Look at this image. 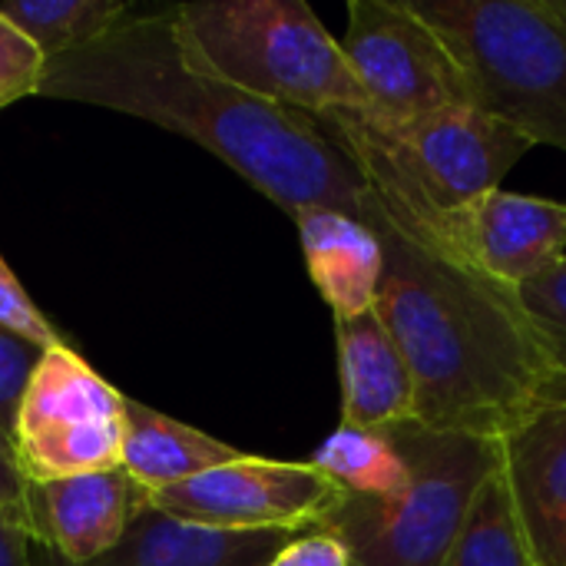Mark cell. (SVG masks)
Wrapping results in <instances>:
<instances>
[{"instance_id":"obj_17","label":"cell","mask_w":566,"mask_h":566,"mask_svg":"<svg viewBox=\"0 0 566 566\" xmlns=\"http://www.w3.org/2000/svg\"><path fill=\"white\" fill-rule=\"evenodd\" d=\"M312 464L342 491L378 497L405 484L408 468L385 431L338 424V431L315 451Z\"/></svg>"},{"instance_id":"obj_16","label":"cell","mask_w":566,"mask_h":566,"mask_svg":"<svg viewBox=\"0 0 566 566\" xmlns=\"http://www.w3.org/2000/svg\"><path fill=\"white\" fill-rule=\"evenodd\" d=\"M129 3L123 0H17L0 3V17L20 30L43 60L66 56L83 50L116 30L129 17Z\"/></svg>"},{"instance_id":"obj_21","label":"cell","mask_w":566,"mask_h":566,"mask_svg":"<svg viewBox=\"0 0 566 566\" xmlns=\"http://www.w3.org/2000/svg\"><path fill=\"white\" fill-rule=\"evenodd\" d=\"M43 66V53L0 17V109L23 96H36Z\"/></svg>"},{"instance_id":"obj_1","label":"cell","mask_w":566,"mask_h":566,"mask_svg":"<svg viewBox=\"0 0 566 566\" xmlns=\"http://www.w3.org/2000/svg\"><path fill=\"white\" fill-rule=\"evenodd\" d=\"M36 96L126 113L192 139L292 219L302 209L361 212L368 182L318 119L202 70L172 10L129 13L96 43L46 60Z\"/></svg>"},{"instance_id":"obj_20","label":"cell","mask_w":566,"mask_h":566,"mask_svg":"<svg viewBox=\"0 0 566 566\" xmlns=\"http://www.w3.org/2000/svg\"><path fill=\"white\" fill-rule=\"evenodd\" d=\"M43 358V348L20 338L17 332L0 325V431L10 438L13 421L23 401V391Z\"/></svg>"},{"instance_id":"obj_7","label":"cell","mask_w":566,"mask_h":566,"mask_svg":"<svg viewBox=\"0 0 566 566\" xmlns=\"http://www.w3.org/2000/svg\"><path fill=\"white\" fill-rule=\"evenodd\" d=\"M342 50L365 93V113L381 126L471 106L448 46L408 0H352Z\"/></svg>"},{"instance_id":"obj_19","label":"cell","mask_w":566,"mask_h":566,"mask_svg":"<svg viewBox=\"0 0 566 566\" xmlns=\"http://www.w3.org/2000/svg\"><path fill=\"white\" fill-rule=\"evenodd\" d=\"M524 322L531 325L551 368L566 378V255L547 272L514 289Z\"/></svg>"},{"instance_id":"obj_6","label":"cell","mask_w":566,"mask_h":566,"mask_svg":"<svg viewBox=\"0 0 566 566\" xmlns=\"http://www.w3.org/2000/svg\"><path fill=\"white\" fill-rule=\"evenodd\" d=\"M126 398L70 345L46 348L13 421V458L27 484L123 468Z\"/></svg>"},{"instance_id":"obj_13","label":"cell","mask_w":566,"mask_h":566,"mask_svg":"<svg viewBox=\"0 0 566 566\" xmlns=\"http://www.w3.org/2000/svg\"><path fill=\"white\" fill-rule=\"evenodd\" d=\"M342 424L391 431L418 421L415 375L378 312L335 322Z\"/></svg>"},{"instance_id":"obj_23","label":"cell","mask_w":566,"mask_h":566,"mask_svg":"<svg viewBox=\"0 0 566 566\" xmlns=\"http://www.w3.org/2000/svg\"><path fill=\"white\" fill-rule=\"evenodd\" d=\"M269 566H352V557L338 537L308 527L292 544H285Z\"/></svg>"},{"instance_id":"obj_25","label":"cell","mask_w":566,"mask_h":566,"mask_svg":"<svg viewBox=\"0 0 566 566\" xmlns=\"http://www.w3.org/2000/svg\"><path fill=\"white\" fill-rule=\"evenodd\" d=\"M23 488H27V481H23L20 468H17L13 444H10V438L0 431V507L20 504V501H23Z\"/></svg>"},{"instance_id":"obj_15","label":"cell","mask_w":566,"mask_h":566,"mask_svg":"<svg viewBox=\"0 0 566 566\" xmlns=\"http://www.w3.org/2000/svg\"><path fill=\"white\" fill-rule=\"evenodd\" d=\"M245 451L182 424L163 411H153L126 398V431H123V471L146 491H166L186 484L212 468H222Z\"/></svg>"},{"instance_id":"obj_3","label":"cell","mask_w":566,"mask_h":566,"mask_svg":"<svg viewBox=\"0 0 566 566\" xmlns=\"http://www.w3.org/2000/svg\"><path fill=\"white\" fill-rule=\"evenodd\" d=\"M441 36L471 106L566 153V0H408Z\"/></svg>"},{"instance_id":"obj_8","label":"cell","mask_w":566,"mask_h":566,"mask_svg":"<svg viewBox=\"0 0 566 566\" xmlns=\"http://www.w3.org/2000/svg\"><path fill=\"white\" fill-rule=\"evenodd\" d=\"M342 491L308 461L242 454L186 484L149 494L159 514L212 531H305Z\"/></svg>"},{"instance_id":"obj_2","label":"cell","mask_w":566,"mask_h":566,"mask_svg":"<svg viewBox=\"0 0 566 566\" xmlns=\"http://www.w3.org/2000/svg\"><path fill=\"white\" fill-rule=\"evenodd\" d=\"M358 219L385 252L375 312L415 375L418 421L501 441L557 378L514 289L488 279L371 182Z\"/></svg>"},{"instance_id":"obj_10","label":"cell","mask_w":566,"mask_h":566,"mask_svg":"<svg viewBox=\"0 0 566 566\" xmlns=\"http://www.w3.org/2000/svg\"><path fill=\"white\" fill-rule=\"evenodd\" d=\"M33 544L70 566H86L123 544L149 494L123 471L76 474L23 488Z\"/></svg>"},{"instance_id":"obj_14","label":"cell","mask_w":566,"mask_h":566,"mask_svg":"<svg viewBox=\"0 0 566 566\" xmlns=\"http://www.w3.org/2000/svg\"><path fill=\"white\" fill-rule=\"evenodd\" d=\"M305 269L332 322L375 312L385 272V252L371 226L338 209H302L295 219Z\"/></svg>"},{"instance_id":"obj_9","label":"cell","mask_w":566,"mask_h":566,"mask_svg":"<svg viewBox=\"0 0 566 566\" xmlns=\"http://www.w3.org/2000/svg\"><path fill=\"white\" fill-rule=\"evenodd\" d=\"M501 474L537 566H566V378L501 438Z\"/></svg>"},{"instance_id":"obj_22","label":"cell","mask_w":566,"mask_h":566,"mask_svg":"<svg viewBox=\"0 0 566 566\" xmlns=\"http://www.w3.org/2000/svg\"><path fill=\"white\" fill-rule=\"evenodd\" d=\"M0 325L17 332L20 338L46 348L66 345L63 335L53 328V322L36 308V302L27 295V289L20 285V279L13 275V269L7 265V259L0 255Z\"/></svg>"},{"instance_id":"obj_18","label":"cell","mask_w":566,"mask_h":566,"mask_svg":"<svg viewBox=\"0 0 566 566\" xmlns=\"http://www.w3.org/2000/svg\"><path fill=\"white\" fill-rule=\"evenodd\" d=\"M444 566H537L501 471L481 488Z\"/></svg>"},{"instance_id":"obj_24","label":"cell","mask_w":566,"mask_h":566,"mask_svg":"<svg viewBox=\"0 0 566 566\" xmlns=\"http://www.w3.org/2000/svg\"><path fill=\"white\" fill-rule=\"evenodd\" d=\"M33 531L27 517V504L0 507V566H30Z\"/></svg>"},{"instance_id":"obj_12","label":"cell","mask_w":566,"mask_h":566,"mask_svg":"<svg viewBox=\"0 0 566 566\" xmlns=\"http://www.w3.org/2000/svg\"><path fill=\"white\" fill-rule=\"evenodd\" d=\"M305 531H212L172 521L146 504L123 544L86 566H269ZM30 566L70 564L33 544Z\"/></svg>"},{"instance_id":"obj_4","label":"cell","mask_w":566,"mask_h":566,"mask_svg":"<svg viewBox=\"0 0 566 566\" xmlns=\"http://www.w3.org/2000/svg\"><path fill=\"white\" fill-rule=\"evenodd\" d=\"M385 434L408 468L405 484L378 497L342 494L312 527L338 537L352 566H444L481 488L501 471V441L421 421Z\"/></svg>"},{"instance_id":"obj_5","label":"cell","mask_w":566,"mask_h":566,"mask_svg":"<svg viewBox=\"0 0 566 566\" xmlns=\"http://www.w3.org/2000/svg\"><path fill=\"white\" fill-rule=\"evenodd\" d=\"M186 53L226 83L305 113L368 109L342 40L305 0H206L172 7Z\"/></svg>"},{"instance_id":"obj_11","label":"cell","mask_w":566,"mask_h":566,"mask_svg":"<svg viewBox=\"0 0 566 566\" xmlns=\"http://www.w3.org/2000/svg\"><path fill=\"white\" fill-rule=\"evenodd\" d=\"M448 235L474 269L517 289L566 255V202L494 189L454 212Z\"/></svg>"}]
</instances>
